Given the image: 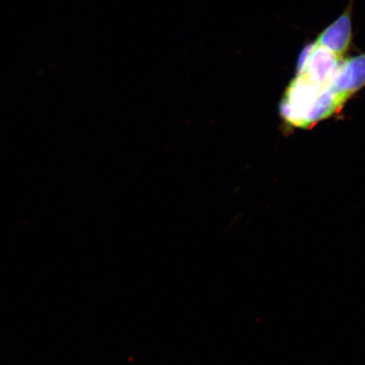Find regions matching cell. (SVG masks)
Wrapping results in <instances>:
<instances>
[{
  "mask_svg": "<svg viewBox=\"0 0 365 365\" xmlns=\"http://www.w3.org/2000/svg\"><path fill=\"white\" fill-rule=\"evenodd\" d=\"M344 103L330 88H319L295 76L287 86L279 106L285 124L309 129L339 111Z\"/></svg>",
  "mask_w": 365,
  "mask_h": 365,
  "instance_id": "6da1fadb",
  "label": "cell"
},
{
  "mask_svg": "<svg viewBox=\"0 0 365 365\" xmlns=\"http://www.w3.org/2000/svg\"><path fill=\"white\" fill-rule=\"evenodd\" d=\"M365 86V53L342 59L330 90L345 103Z\"/></svg>",
  "mask_w": 365,
  "mask_h": 365,
  "instance_id": "277c9868",
  "label": "cell"
},
{
  "mask_svg": "<svg viewBox=\"0 0 365 365\" xmlns=\"http://www.w3.org/2000/svg\"><path fill=\"white\" fill-rule=\"evenodd\" d=\"M342 59L313 41L299 54L296 76L317 88H329Z\"/></svg>",
  "mask_w": 365,
  "mask_h": 365,
  "instance_id": "7a4b0ae2",
  "label": "cell"
},
{
  "mask_svg": "<svg viewBox=\"0 0 365 365\" xmlns=\"http://www.w3.org/2000/svg\"><path fill=\"white\" fill-rule=\"evenodd\" d=\"M354 0H350L345 10L319 33L314 42L330 50L336 56L345 58L353 43V10Z\"/></svg>",
  "mask_w": 365,
  "mask_h": 365,
  "instance_id": "3957f363",
  "label": "cell"
}]
</instances>
